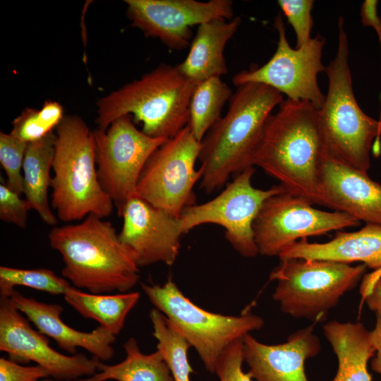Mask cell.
<instances>
[{"mask_svg":"<svg viewBox=\"0 0 381 381\" xmlns=\"http://www.w3.org/2000/svg\"><path fill=\"white\" fill-rule=\"evenodd\" d=\"M0 351L18 363L33 361L55 381L93 375L99 359L83 353L64 355L51 347L47 337L35 330L8 297L0 299Z\"/></svg>","mask_w":381,"mask_h":381,"instance_id":"15","label":"cell"},{"mask_svg":"<svg viewBox=\"0 0 381 381\" xmlns=\"http://www.w3.org/2000/svg\"><path fill=\"white\" fill-rule=\"evenodd\" d=\"M126 15L133 27L145 37L160 40L171 49L190 45V27L234 16L231 0H125Z\"/></svg>","mask_w":381,"mask_h":381,"instance_id":"14","label":"cell"},{"mask_svg":"<svg viewBox=\"0 0 381 381\" xmlns=\"http://www.w3.org/2000/svg\"><path fill=\"white\" fill-rule=\"evenodd\" d=\"M243 339L232 343L219 358L215 370L219 381H254L249 374L243 370Z\"/></svg>","mask_w":381,"mask_h":381,"instance_id":"32","label":"cell"},{"mask_svg":"<svg viewBox=\"0 0 381 381\" xmlns=\"http://www.w3.org/2000/svg\"><path fill=\"white\" fill-rule=\"evenodd\" d=\"M49 377L47 370L39 365L24 366L11 358H0V381H39Z\"/></svg>","mask_w":381,"mask_h":381,"instance_id":"34","label":"cell"},{"mask_svg":"<svg viewBox=\"0 0 381 381\" xmlns=\"http://www.w3.org/2000/svg\"><path fill=\"white\" fill-rule=\"evenodd\" d=\"M313 205L306 198L286 191L268 198L253 225L259 254L279 256L301 239L360 225L361 222L348 214L323 211Z\"/></svg>","mask_w":381,"mask_h":381,"instance_id":"12","label":"cell"},{"mask_svg":"<svg viewBox=\"0 0 381 381\" xmlns=\"http://www.w3.org/2000/svg\"><path fill=\"white\" fill-rule=\"evenodd\" d=\"M232 95L231 89L219 77L198 83L190 99L188 123L198 141L221 119L222 108Z\"/></svg>","mask_w":381,"mask_h":381,"instance_id":"26","label":"cell"},{"mask_svg":"<svg viewBox=\"0 0 381 381\" xmlns=\"http://www.w3.org/2000/svg\"><path fill=\"white\" fill-rule=\"evenodd\" d=\"M31 210L26 200L11 190L3 181L0 184V219L25 228L28 221V211Z\"/></svg>","mask_w":381,"mask_h":381,"instance_id":"33","label":"cell"},{"mask_svg":"<svg viewBox=\"0 0 381 381\" xmlns=\"http://www.w3.org/2000/svg\"><path fill=\"white\" fill-rule=\"evenodd\" d=\"M374 328L370 331V340L375 349V355L370 360L371 369L381 377V314H377Z\"/></svg>","mask_w":381,"mask_h":381,"instance_id":"37","label":"cell"},{"mask_svg":"<svg viewBox=\"0 0 381 381\" xmlns=\"http://www.w3.org/2000/svg\"><path fill=\"white\" fill-rule=\"evenodd\" d=\"M28 144L11 133H0V163L6 174L5 183L20 195L23 193L21 170Z\"/></svg>","mask_w":381,"mask_h":381,"instance_id":"30","label":"cell"},{"mask_svg":"<svg viewBox=\"0 0 381 381\" xmlns=\"http://www.w3.org/2000/svg\"><path fill=\"white\" fill-rule=\"evenodd\" d=\"M120 217L123 221L119 238L133 251L139 267L175 262L183 235L179 219L138 195L128 200Z\"/></svg>","mask_w":381,"mask_h":381,"instance_id":"16","label":"cell"},{"mask_svg":"<svg viewBox=\"0 0 381 381\" xmlns=\"http://www.w3.org/2000/svg\"><path fill=\"white\" fill-rule=\"evenodd\" d=\"M56 140V133L52 132L39 140L28 143L23 164L25 200L30 209L35 210L41 219L49 225L57 223L48 200Z\"/></svg>","mask_w":381,"mask_h":381,"instance_id":"23","label":"cell"},{"mask_svg":"<svg viewBox=\"0 0 381 381\" xmlns=\"http://www.w3.org/2000/svg\"><path fill=\"white\" fill-rule=\"evenodd\" d=\"M277 4L295 32L296 48L304 46L312 38L310 33L313 20L311 12L314 1L279 0Z\"/></svg>","mask_w":381,"mask_h":381,"instance_id":"31","label":"cell"},{"mask_svg":"<svg viewBox=\"0 0 381 381\" xmlns=\"http://www.w3.org/2000/svg\"><path fill=\"white\" fill-rule=\"evenodd\" d=\"M48 238L62 257L63 277L77 289L125 293L140 279L135 253L103 218L89 214L80 224L55 226Z\"/></svg>","mask_w":381,"mask_h":381,"instance_id":"2","label":"cell"},{"mask_svg":"<svg viewBox=\"0 0 381 381\" xmlns=\"http://www.w3.org/2000/svg\"><path fill=\"white\" fill-rule=\"evenodd\" d=\"M198 85L176 66L162 64L97 100V128L105 131L116 119L133 116L147 135L170 139L188 125L190 102Z\"/></svg>","mask_w":381,"mask_h":381,"instance_id":"4","label":"cell"},{"mask_svg":"<svg viewBox=\"0 0 381 381\" xmlns=\"http://www.w3.org/2000/svg\"><path fill=\"white\" fill-rule=\"evenodd\" d=\"M378 1L365 0L361 6V20L364 26H370L376 31L381 46V18L377 14Z\"/></svg>","mask_w":381,"mask_h":381,"instance_id":"35","label":"cell"},{"mask_svg":"<svg viewBox=\"0 0 381 381\" xmlns=\"http://www.w3.org/2000/svg\"><path fill=\"white\" fill-rule=\"evenodd\" d=\"M280 260L305 259L346 264L360 262L373 270L375 279L381 277V225L366 224L353 232L337 231L325 243H310L301 239L283 250Z\"/></svg>","mask_w":381,"mask_h":381,"instance_id":"20","label":"cell"},{"mask_svg":"<svg viewBox=\"0 0 381 381\" xmlns=\"http://www.w3.org/2000/svg\"><path fill=\"white\" fill-rule=\"evenodd\" d=\"M141 286L150 301L186 337L211 373H215L228 346L260 329L265 323L260 316L249 310L239 315L206 310L186 297L171 277L163 285L143 283Z\"/></svg>","mask_w":381,"mask_h":381,"instance_id":"8","label":"cell"},{"mask_svg":"<svg viewBox=\"0 0 381 381\" xmlns=\"http://www.w3.org/2000/svg\"><path fill=\"white\" fill-rule=\"evenodd\" d=\"M314 322L291 333L285 342L262 343L248 334L243 341V358L254 381H310L306 361L321 351Z\"/></svg>","mask_w":381,"mask_h":381,"instance_id":"17","label":"cell"},{"mask_svg":"<svg viewBox=\"0 0 381 381\" xmlns=\"http://www.w3.org/2000/svg\"><path fill=\"white\" fill-rule=\"evenodd\" d=\"M152 335L157 340V349L167 363L174 381H190L194 373L188 359L190 344L181 332L156 308L150 313Z\"/></svg>","mask_w":381,"mask_h":381,"instance_id":"27","label":"cell"},{"mask_svg":"<svg viewBox=\"0 0 381 381\" xmlns=\"http://www.w3.org/2000/svg\"><path fill=\"white\" fill-rule=\"evenodd\" d=\"M255 171L254 167H248L212 200L186 207L179 218L182 234L202 224H218L225 229V238L240 255L245 258L259 255L253 222L268 198L286 190L280 185L266 190L253 187L251 179Z\"/></svg>","mask_w":381,"mask_h":381,"instance_id":"10","label":"cell"},{"mask_svg":"<svg viewBox=\"0 0 381 381\" xmlns=\"http://www.w3.org/2000/svg\"><path fill=\"white\" fill-rule=\"evenodd\" d=\"M364 264L327 260H280L270 274L277 285L272 298L282 312L295 318L322 321L341 298L354 289L365 274Z\"/></svg>","mask_w":381,"mask_h":381,"instance_id":"7","label":"cell"},{"mask_svg":"<svg viewBox=\"0 0 381 381\" xmlns=\"http://www.w3.org/2000/svg\"><path fill=\"white\" fill-rule=\"evenodd\" d=\"M65 115L60 103L46 100L42 108H26L12 122L11 133L30 143L42 139L54 132Z\"/></svg>","mask_w":381,"mask_h":381,"instance_id":"28","label":"cell"},{"mask_svg":"<svg viewBox=\"0 0 381 381\" xmlns=\"http://www.w3.org/2000/svg\"><path fill=\"white\" fill-rule=\"evenodd\" d=\"M201 143L187 125L151 155L140 176L136 195L179 219L183 210L195 205V184L202 169H195Z\"/></svg>","mask_w":381,"mask_h":381,"instance_id":"9","label":"cell"},{"mask_svg":"<svg viewBox=\"0 0 381 381\" xmlns=\"http://www.w3.org/2000/svg\"><path fill=\"white\" fill-rule=\"evenodd\" d=\"M56 135L51 203L58 217L69 222L109 217L114 205L99 181L93 131L80 116L66 115Z\"/></svg>","mask_w":381,"mask_h":381,"instance_id":"6","label":"cell"},{"mask_svg":"<svg viewBox=\"0 0 381 381\" xmlns=\"http://www.w3.org/2000/svg\"><path fill=\"white\" fill-rule=\"evenodd\" d=\"M319 205L366 224L381 225V185L365 172L325 155L318 186Z\"/></svg>","mask_w":381,"mask_h":381,"instance_id":"18","label":"cell"},{"mask_svg":"<svg viewBox=\"0 0 381 381\" xmlns=\"http://www.w3.org/2000/svg\"><path fill=\"white\" fill-rule=\"evenodd\" d=\"M16 308L24 314L44 335L54 339L57 345L71 355L83 348L99 361H109L114 354L112 344L116 335L99 325L91 332H81L66 325L61 318L62 306L47 303L22 295L16 289L8 296Z\"/></svg>","mask_w":381,"mask_h":381,"instance_id":"19","label":"cell"},{"mask_svg":"<svg viewBox=\"0 0 381 381\" xmlns=\"http://www.w3.org/2000/svg\"><path fill=\"white\" fill-rule=\"evenodd\" d=\"M323 334L337 359L331 381H372L368 364L375 351L370 331L362 322L332 320L324 325Z\"/></svg>","mask_w":381,"mask_h":381,"instance_id":"22","label":"cell"},{"mask_svg":"<svg viewBox=\"0 0 381 381\" xmlns=\"http://www.w3.org/2000/svg\"><path fill=\"white\" fill-rule=\"evenodd\" d=\"M123 348L126 358L121 362L107 365L98 360L97 371L93 375L68 381H174L159 351L143 353L133 337L124 343Z\"/></svg>","mask_w":381,"mask_h":381,"instance_id":"24","label":"cell"},{"mask_svg":"<svg viewBox=\"0 0 381 381\" xmlns=\"http://www.w3.org/2000/svg\"><path fill=\"white\" fill-rule=\"evenodd\" d=\"M274 25L279 39L273 56L260 67L236 74L233 84L236 87L250 83L262 84L286 95L287 99L306 101L320 109L325 95L319 87L318 75L326 68L322 61L325 37L318 35L304 46L294 49L287 40L280 13L276 16Z\"/></svg>","mask_w":381,"mask_h":381,"instance_id":"13","label":"cell"},{"mask_svg":"<svg viewBox=\"0 0 381 381\" xmlns=\"http://www.w3.org/2000/svg\"><path fill=\"white\" fill-rule=\"evenodd\" d=\"M284 100L277 90L260 83L237 87L226 114L201 140L200 188L210 193L231 176L251 167L254 152L272 110Z\"/></svg>","mask_w":381,"mask_h":381,"instance_id":"3","label":"cell"},{"mask_svg":"<svg viewBox=\"0 0 381 381\" xmlns=\"http://www.w3.org/2000/svg\"><path fill=\"white\" fill-rule=\"evenodd\" d=\"M99 183L118 214L136 195L141 173L151 155L167 140L139 131L130 116L114 121L105 131H93Z\"/></svg>","mask_w":381,"mask_h":381,"instance_id":"11","label":"cell"},{"mask_svg":"<svg viewBox=\"0 0 381 381\" xmlns=\"http://www.w3.org/2000/svg\"><path fill=\"white\" fill-rule=\"evenodd\" d=\"M338 46L325 68L328 90L319 109L325 155L368 172L373 141L381 136V121L367 115L353 94L344 19L338 20Z\"/></svg>","mask_w":381,"mask_h":381,"instance_id":"5","label":"cell"},{"mask_svg":"<svg viewBox=\"0 0 381 381\" xmlns=\"http://www.w3.org/2000/svg\"><path fill=\"white\" fill-rule=\"evenodd\" d=\"M324 157L319 109L306 101L286 99L267 119L251 164L277 180L287 193L319 205Z\"/></svg>","mask_w":381,"mask_h":381,"instance_id":"1","label":"cell"},{"mask_svg":"<svg viewBox=\"0 0 381 381\" xmlns=\"http://www.w3.org/2000/svg\"><path fill=\"white\" fill-rule=\"evenodd\" d=\"M360 293L368 308L375 315L381 314V277L370 286L360 289Z\"/></svg>","mask_w":381,"mask_h":381,"instance_id":"36","label":"cell"},{"mask_svg":"<svg viewBox=\"0 0 381 381\" xmlns=\"http://www.w3.org/2000/svg\"><path fill=\"white\" fill-rule=\"evenodd\" d=\"M16 286H25L53 295H64L71 284L67 279L59 277L49 269L28 270L1 266V296H8Z\"/></svg>","mask_w":381,"mask_h":381,"instance_id":"29","label":"cell"},{"mask_svg":"<svg viewBox=\"0 0 381 381\" xmlns=\"http://www.w3.org/2000/svg\"><path fill=\"white\" fill-rule=\"evenodd\" d=\"M241 22L239 17L217 18L198 25L187 56L176 66L179 72L198 83L227 73L224 48Z\"/></svg>","mask_w":381,"mask_h":381,"instance_id":"21","label":"cell"},{"mask_svg":"<svg viewBox=\"0 0 381 381\" xmlns=\"http://www.w3.org/2000/svg\"><path fill=\"white\" fill-rule=\"evenodd\" d=\"M64 296L65 301L80 315L95 320L114 335L123 329L128 314L140 297L139 292L85 293L73 285Z\"/></svg>","mask_w":381,"mask_h":381,"instance_id":"25","label":"cell"}]
</instances>
